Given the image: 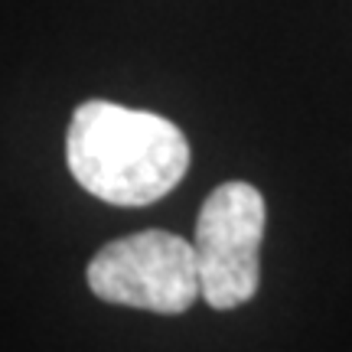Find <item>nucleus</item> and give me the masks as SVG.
<instances>
[{"mask_svg": "<svg viewBox=\"0 0 352 352\" xmlns=\"http://www.w3.org/2000/svg\"><path fill=\"white\" fill-rule=\"evenodd\" d=\"M264 196L252 183H222L212 189L196 219V264L202 300L212 310H232L248 303L261 284Z\"/></svg>", "mask_w": 352, "mask_h": 352, "instance_id": "obj_3", "label": "nucleus"}, {"mask_svg": "<svg viewBox=\"0 0 352 352\" xmlns=\"http://www.w3.org/2000/svg\"><path fill=\"white\" fill-rule=\"evenodd\" d=\"M65 160L91 196L111 206H151L186 176L189 144L160 114L95 98L72 114Z\"/></svg>", "mask_w": 352, "mask_h": 352, "instance_id": "obj_1", "label": "nucleus"}, {"mask_svg": "<svg viewBox=\"0 0 352 352\" xmlns=\"http://www.w3.org/2000/svg\"><path fill=\"white\" fill-rule=\"evenodd\" d=\"M85 277L98 300L166 316L186 314L202 297L196 248L164 228L108 241L88 261Z\"/></svg>", "mask_w": 352, "mask_h": 352, "instance_id": "obj_2", "label": "nucleus"}]
</instances>
